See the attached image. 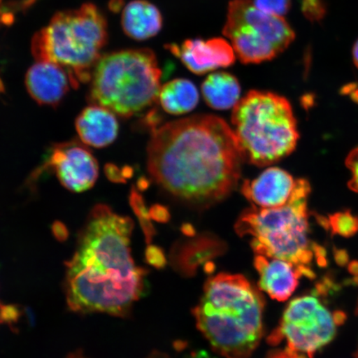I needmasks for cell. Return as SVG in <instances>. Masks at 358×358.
Returning <instances> with one entry per match:
<instances>
[{
    "instance_id": "1",
    "label": "cell",
    "mask_w": 358,
    "mask_h": 358,
    "mask_svg": "<svg viewBox=\"0 0 358 358\" xmlns=\"http://www.w3.org/2000/svg\"><path fill=\"white\" fill-rule=\"evenodd\" d=\"M243 160L234 129L211 115L155 129L147 149L148 171L157 185L199 208L217 203L236 189Z\"/></svg>"
},
{
    "instance_id": "2",
    "label": "cell",
    "mask_w": 358,
    "mask_h": 358,
    "mask_svg": "<svg viewBox=\"0 0 358 358\" xmlns=\"http://www.w3.org/2000/svg\"><path fill=\"white\" fill-rule=\"evenodd\" d=\"M134 223L106 205L92 209L66 263L67 306L78 313L124 316L145 287L131 252Z\"/></svg>"
},
{
    "instance_id": "3",
    "label": "cell",
    "mask_w": 358,
    "mask_h": 358,
    "mask_svg": "<svg viewBox=\"0 0 358 358\" xmlns=\"http://www.w3.org/2000/svg\"><path fill=\"white\" fill-rule=\"evenodd\" d=\"M264 299L241 275L221 273L208 280L194 315L214 350L226 358H249L262 338Z\"/></svg>"
},
{
    "instance_id": "4",
    "label": "cell",
    "mask_w": 358,
    "mask_h": 358,
    "mask_svg": "<svg viewBox=\"0 0 358 358\" xmlns=\"http://www.w3.org/2000/svg\"><path fill=\"white\" fill-rule=\"evenodd\" d=\"M107 40L106 17L96 6L87 3L56 13L49 24L34 36L33 55L37 61L64 66L73 87H78L91 80Z\"/></svg>"
},
{
    "instance_id": "5",
    "label": "cell",
    "mask_w": 358,
    "mask_h": 358,
    "mask_svg": "<svg viewBox=\"0 0 358 358\" xmlns=\"http://www.w3.org/2000/svg\"><path fill=\"white\" fill-rule=\"evenodd\" d=\"M231 122L243 159L268 166L292 153L299 141L296 119L286 98L252 91L232 111Z\"/></svg>"
},
{
    "instance_id": "6",
    "label": "cell",
    "mask_w": 358,
    "mask_h": 358,
    "mask_svg": "<svg viewBox=\"0 0 358 358\" xmlns=\"http://www.w3.org/2000/svg\"><path fill=\"white\" fill-rule=\"evenodd\" d=\"M311 192L306 179H297L289 200L275 208L253 207L241 214L236 231L248 236L257 255L283 259L297 267L310 266L313 243L308 240V198Z\"/></svg>"
},
{
    "instance_id": "7",
    "label": "cell",
    "mask_w": 358,
    "mask_h": 358,
    "mask_svg": "<svg viewBox=\"0 0 358 358\" xmlns=\"http://www.w3.org/2000/svg\"><path fill=\"white\" fill-rule=\"evenodd\" d=\"M161 70L150 49H127L100 57L94 67L90 99L122 117L140 113L159 97Z\"/></svg>"
},
{
    "instance_id": "8",
    "label": "cell",
    "mask_w": 358,
    "mask_h": 358,
    "mask_svg": "<svg viewBox=\"0 0 358 358\" xmlns=\"http://www.w3.org/2000/svg\"><path fill=\"white\" fill-rule=\"evenodd\" d=\"M223 34L231 40L236 56L245 64L274 59L295 38L284 17L259 10L252 0H231Z\"/></svg>"
},
{
    "instance_id": "9",
    "label": "cell",
    "mask_w": 358,
    "mask_h": 358,
    "mask_svg": "<svg viewBox=\"0 0 358 358\" xmlns=\"http://www.w3.org/2000/svg\"><path fill=\"white\" fill-rule=\"evenodd\" d=\"M335 325L333 315L319 299L313 296L297 298L286 308L280 326L268 338V342L275 345L285 338L291 351L306 353L312 358L332 341Z\"/></svg>"
},
{
    "instance_id": "10",
    "label": "cell",
    "mask_w": 358,
    "mask_h": 358,
    "mask_svg": "<svg viewBox=\"0 0 358 358\" xmlns=\"http://www.w3.org/2000/svg\"><path fill=\"white\" fill-rule=\"evenodd\" d=\"M45 166L53 169L61 185L74 192L91 189L99 174L97 161L92 152L76 142L53 148Z\"/></svg>"
},
{
    "instance_id": "11",
    "label": "cell",
    "mask_w": 358,
    "mask_h": 358,
    "mask_svg": "<svg viewBox=\"0 0 358 358\" xmlns=\"http://www.w3.org/2000/svg\"><path fill=\"white\" fill-rule=\"evenodd\" d=\"M165 48L192 73L198 75L230 66L236 60L234 48L221 38L187 39L181 44H168Z\"/></svg>"
},
{
    "instance_id": "12",
    "label": "cell",
    "mask_w": 358,
    "mask_h": 358,
    "mask_svg": "<svg viewBox=\"0 0 358 358\" xmlns=\"http://www.w3.org/2000/svg\"><path fill=\"white\" fill-rule=\"evenodd\" d=\"M26 87L30 96L40 105L55 106L73 87L69 71L48 61H37L26 75Z\"/></svg>"
},
{
    "instance_id": "13",
    "label": "cell",
    "mask_w": 358,
    "mask_h": 358,
    "mask_svg": "<svg viewBox=\"0 0 358 358\" xmlns=\"http://www.w3.org/2000/svg\"><path fill=\"white\" fill-rule=\"evenodd\" d=\"M295 185L296 180L285 170L271 167L253 180H245L241 192L255 207L275 208L287 203Z\"/></svg>"
},
{
    "instance_id": "14",
    "label": "cell",
    "mask_w": 358,
    "mask_h": 358,
    "mask_svg": "<svg viewBox=\"0 0 358 358\" xmlns=\"http://www.w3.org/2000/svg\"><path fill=\"white\" fill-rule=\"evenodd\" d=\"M259 276V287L271 299L285 301L292 295L303 275L299 268L283 259L257 255L254 259Z\"/></svg>"
},
{
    "instance_id": "15",
    "label": "cell",
    "mask_w": 358,
    "mask_h": 358,
    "mask_svg": "<svg viewBox=\"0 0 358 358\" xmlns=\"http://www.w3.org/2000/svg\"><path fill=\"white\" fill-rule=\"evenodd\" d=\"M76 129L85 145L103 148L115 141L119 124L113 112L93 104L80 112L76 120Z\"/></svg>"
},
{
    "instance_id": "16",
    "label": "cell",
    "mask_w": 358,
    "mask_h": 358,
    "mask_svg": "<svg viewBox=\"0 0 358 358\" xmlns=\"http://www.w3.org/2000/svg\"><path fill=\"white\" fill-rule=\"evenodd\" d=\"M122 25L129 38L144 41L160 32L163 17L155 4L147 0H134L124 8Z\"/></svg>"
},
{
    "instance_id": "17",
    "label": "cell",
    "mask_w": 358,
    "mask_h": 358,
    "mask_svg": "<svg viewBox=\"0 0 358 358\" xmlns=\"http://www.w3.org/2000/svg\"><path fill=\"white\" fill-rule=\"evenodd\" d=\"M201 92L210 107L227 110L234 108L240 101L241 86L234 75L222 71L209 75L201 85Z\"/></svg>"
},
{
    "instance_id": "18",
    "label": "cell",
    "mask_w": 358,
    "mask_h": 358,
    "mask_svg": "<svg viewBox=\"0 0 358 358\" xmlns=\"http://www.w3.org/2000/svg\"><path fill=\"white\" fill-rule=\"evenodd\" d=\"M158 98L163 109L176 115L189 113L199 101L198 89L187 79H176L164 85Z\"/></svg>"
},
{
    "instance_id": "19",
    "label": "cell",
    "mask_w": 358,
    "mask_h": 358,
    "mask_svg": "<svg viewBox=\"0 0 358 358\" xmlns=\"http://www.w3.org/2000/svg\"><path fill=\"white\" fill-rule=\"evenodd\" d=\"M329 227H331L333 234L351 237L358 232V217L353 216L350 212L331 215Z\"/></svg>"
},
{
    "instance_id": "20",
    "label": "cell",
    "mask_w": 358,
    "mask_h": 358,
    "mask_svg": "<svg viewBox=\"0 0 358 358\" xmlns=\"http://www.w3.org/2000/svg\"><path fill=\"white\" fill-rule=\"evenodd\" d=\"M132 208L136 212L137 217L140 219L143 231H144L146 241L148 243H150L152 237L155 234V230L153 226L150 223V214L147 212L144 201L140 195L136 192H132L131 196Z\"/></svg>"
},
{
    "instance_id": "21",
    "label": "cell",
    "mask_w": 358,
    "mask_h": 358,
    "mask_svg": "<svg viewBox=\"0 0 358 358\" xmlns=\"http://www.w3.org/2000/svg\"><path fill=\"white\" fill-rule=\"evenodd\" d=\"M255 6L263 12L283 17L291 7V0H252Z\"/></svg>"
},
{
    "instance_id": "22",
    "label": "cell",
    "mask_w": 358,
    "mask_h": 358,
    "mask_svg": "<svg viewBox=\"0 0 358 358\" xmlns=\"http://www.w3.org/2000/svg\"><path fill=\"white\" fill-rule=\"evenodd\" d=\"M302 11L307 20L320 21L325 15L324 3L323 0H302Z\"/></svg>"
},
{
    "instance_id": "23",
    "label": "cell",
    "mask_w": 358,
    "mask_h": 358,
    "mask_svg": "<svg viewBox=\"0 0 358 358\" xmlns=\"http://www.w3.org/2000/svg\"><path fill=\"white\" fill-rule=\"evenodd\" d=\"M346 166L351 174L348 186L353 192L358 194V147L347 157Z\"/></svg>"
},
{
    "instance_id": "24",
    "label": "cell",
    "mask_w": 358,
    "mask_h": 358,
    "mask_svg": "<svg viewBox=\"0 0 358 358\" xmlns=\"http://www.w3.org/2000/svg\"><path fill=\"white\" fill-rule=\"evenodd\" d=\"M145 256L147 262L155 267L162 268L166 264L162 250L155 245L148 246Z\"/></svg>"
},
{
    "instance_id": "25",
    "label": "cell",
    "mask_w": 358,
    "mask_h": 358,
    "mask_svg": "<svg viewBox=\"0 0 358 358\" xmlns=\"http://www.w3.org/2000/svg\"><path fill=\"white\" fill-rule=\"evenodd\" d=\"M19 310L15 307L1 306H0V323H7L17 319Z\"/></svg>"
},
{
    "instance_id": "26",
    "label": "cell",
    "mask_w": 358,
    "mask_h": 358,
    "mask_svg": "<svg viewBox=\"0 0 358 358\" xmlns=\"http://www.w3.org/2000/svg\"><path fill=\"white\" fill-rule=\"evenodd\" d=\"M313 255L317 259V262L320 266L325 267L328 266V261L326 258V250L321 245L313 243Z\"/></svg>"
},
{
    "instance_id": "27",
    "label": "cell",
    "mask_w": 358,
    "mask_h": 358,
    "mask_svg": "<svg viewBox=\"0 0 358 358\" xmlns=\"http://www.w3.org/2000/svg\"><path fill=\"white\" fill-rule=\"evenodd\" d=\"M53 235L55 236L58 241H64L69 236V231H67L64 224L60 222H56L52 226Z\"/></svg>"
},
{
    "instance_id": "28",
    "label": "cell",
    "mask_w": 358,
    "mask_h": 358,
    "mask_svg": "<svg viewBox=\"0 0 358 358\" xmlns=\"http://www.w3.org/2000/svg\"><path fill=\"white\" fill-rule=\"evenodd\" d=\"M150 217L154 218L155 220L165 222L166 221L167 215L166 210L162 208H154L150 212Z\"/></svg>"
},
{
    "instance_id": "29",
    "label": "cell",
    "mask_w": 358,
    "mask_h": 358,
    "mask_svg": "<svg viewBox=\"0 0 358 358\" xmlns=\"http://www.w3.org/2000/svg\"><path fill=\"white\" fill-rule=\"evenodd\" d=\"M334 258L336 262L339 266H343L347 265L348 262V255L346 250H334Z\"/></svg>"
},
{
    "instance_id": "30",
    "label": "cell",
    "mask_w": 358,
    "mask_h": 358,
    "mask_svg": "<svg viewBox=\"0 0 358 358\" xmlns=\"http://www.w3.org/2000/svg\"><path fill=\"white\" fill-rule=\"evenodd\" d=\"M271 358H306L303 356L298 355L297 352L291 351L290 349L287 348L285 352H280L276 353V355H273Z\"/></svg>"
},
{
    "instance_id": "31",
    "label": "cell",
    "mask_w": 358,
    "mask_h": 358,
    "mask_svg": "<svg viewBox=\"0 0 358 358\" xmlns=\"http://www.w3.org/2000/svg\"><path fill=\"white\" fill-rule=\"evenodd\" d=\"M333 317L336 325H342L346 320L345 313L342 311H336L333 315Z\"/></svg>"
},
{
    "instance_id": "32",
    "label": "cell",
    "mask_w": 358,
    "mask_h": 358,
    "mask_svg": "<svg viewBox=\"0 0 358 358\" xmlns=\"http://www.w3.org/2000/svg\"><path fill=\"white\" fill-rule=\"evenodd\" d=\"M189 358H216L204 350H199L192 352Z\"/></svg>"
},
{
    "instance_id": "33",
    "label": "cell",
    "mask_w": 358,
    "mask_h": 358,
    "mask_svg": "<svg viewBox=\"0 0 358 358\" xmlns=\"http://www.w3.org/2000/svg\"><path fill=\"white\" fill-rule=\"evenodd\" d=\"M348 271L352 275L358 277V262L353 261L349 264Z\"/></svg>"
},
{
    "instance_id": "34",
    "label": "cell",
    "mask_w": 358,
    "mask_h": 358,
    "mask_svg": "<svg viewBox=\"0 0 358 358\" xmlns=\"http://www.w3.org/2000/svg\"><path fill=\"white\" fill-rule=\"evenodd\" d=\"M352 59L353 62H355V64L358 69V39L357 40V42L352 48Z\"/></svg>"
},
{
    "instance_id": "35",
    "label": "cell",
    "mask_w": 358,
    "mask_h": 358,
    "mask_svg": "<svg viewBox=\"0 0 358 358\" xmlns=\"http://www.w3.org/2000/svg\"><path fill=\"white\" fill-rule=\"evenodd\" d=\"M1 2H2V0H0V3H1Z\"/></svg>"
}]
</instances>
